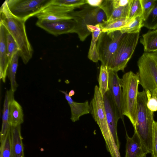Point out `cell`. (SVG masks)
I'll list each match as a JSON object with an SVG mask.
<instances>
[{
    "label": "cell",
    "instance_id": "obj_14",
    "mask_svg": "<svg viewBox=\"0 0 157 157\" xmlns=\"http://www.w3.org/2000/svg\"><path fill=\"white\" fill-rule=\"evenodd\" d=\"M6 29L0 24V78L5 82L10 62L7 56L6 39Z\"/></svg>",
    "mask_w": 157,
    "mask_h": 157
},
{
    "label": "cell",
    "instance_id": "obj_36",
    "mask_svg": "<svg viewBox=\"0 0 157 157\" xmlns=\"http://www.w3.org/2000/svg\"><path fill=\"white\" fill-rule=\"evenodd\" d=\"M103 1V0H86V4L94 7H99Z\"/></svg>",
    "mask_w": 157,
    "mask_h": 157
},
{
    "label": "cell",
    "instance_id": "obj_30",
    "mask_svg": "<svg viewBox=\"0 0 157 157\" xmlns=\"http://www.w3.org/2000/svg\"><path fill=\"white\" fill-rule=\"evenodd\" d=\"M142 15V10L140 0H132L128 17V22L133 18Z\"/></svg>",
    "mask_w": 157,
    "mask_h": 157
},
{
    "label": "cell",
    "instance_id": "obj_29",
    "mask_svg": "<svg viewBox=\"0 0 157 157\" xmlns=\"http://www.w3.org/2000/svg\"><path fill=\"white\" fill-rule=\"evenodd\" d=\"M10 128L8 130L6 136L1 143L0 157H10L11 139Z\"/></svg>",
    "mask_w": 157,
    "mask_h": 157
},
{
    "label": "cell",
    "instance_id": "obj_5",
    "mask_svg": "<svg viewBox=\"0 0 157 157\" xmlns=\"http://www.w3.org/2000/svg\"><path fill=\"white\" fill-rule=\"evenodd\" d=\"M137 66L139 84L145 91H157V51L144 52Z\"/></svg>",
    "mask_w": 157,
    "mask_h": 157
},
{
    "label": "cell",
    "instance_id": "obj_16",
    "mask_svg": "<svg viewBox=\"0 0 157 157\" xmlns=\"http://www.w3.org/2000/svg\"><path fill=\"white\" fill-rule=\"evenodd\" d=\"M60 91L64 94L65 99L70 106L71 111V119L73 122L79 120L81 116L90 113V105L87 100L82 103L76 102L69 96L67 91Z\"/></svg>",
    "mask_w": 157,
    "mask_h": 157
},
{
    "label": "cell",
    "instance_id": "obj_4",
    "mask_svg": "<svg viewBox=\"0 0 157 157\" xmlns=\"http://www.w3.org/2000/svg\"><path fill=\"white\" fill-rule=\"evenodd\" d=\"M81 10L71 12L69 15L76 22L75 32L80 40L84 41L91 33L88 30L87 25H96L107 21L106 15L99 7L91 6L88 4L82 6Z\"/></svg>",
    "mask_w": 157,
    "mask_h": 157
},
{
    "label": "cell",
    "instance_id": "obj_37",
    "mask_svg": "<svg viewBox=\"0 0 157 157\" xmlns=\"http://www.w3.org/2000/svg\"><path fill=\"white\" fill-rule=\"evenodd\" d=\"M75 94V91L73 90H71L68 93L69 96L71 97L74 95Z\"/></svg>",
    "mask_w": 157,
    "mask_h": 157
},
{
    "label": "cell",
    "instance_id": "obj_25",
    "mask_svg": "<svg viewBox=\"0 0 157 157\" xmlns=\"http://www.w3.org/2000/svg\"><path fill=\"white\" fill-rule=\"evenodd\" d=\"M109 71L107 66L101 64L100 68L98 81L99 89L103 97L109 90Z\"/></svg>",
    "mask_w": 157,
    "mask_h": 157
},
{
    "label": "cell",
    "instance_id": "obj_17",
    "mask_svg": "<svg viewBox=\"0 0 157 157\" xmlns=\"http://www.w3.org/2000/svg\"><path fill=\"white\" fill-rule=\"evenodd\" d=\"M10 157H25L21 125L11 126Z\"/></svg>",
    "mask_w": 157,
    "mask_h": 157
},
{
    "label": "cell",
    "instance_id": "obj_11",
    "mask_svg": "<svg viewBox=\"0 0 157 157\" xmlns=\"http://www.w3.org/2000/svg\"><path fill=\"white\" fill-rule=\"evenodd\" d=\"M103 99L108 125L116 143L120 148V144L117 134V125L119 119L122 120L121 117L109 90L104 94Z\"/></svg>",
    "mask_w": 157,
    "mask_h": 157
},
{
    "label": "cell",
    "instance_id": "obj_35",
    "mask_svg": "<svg viewBox=\"0 0 157 157\" xmlns=\"http://www.w3.org/2000/svg\"><path fill=\"white\" fill-rule=\"evenodd\" d=\"M99 7L102 9L105 13L107 20L112 14L113 9L112 0H103Z\"/></svg>",
    "mask_w": 157,
    "mask_h": 157
},
{
    "label": "cell",
    "instance_id": "obj_13",
    "mask_svg": "<svg viewBox=\"0 0 157 157\" xmlns=\"http://www.w3.org/2000/svg\"><path fill=\"white\" fill-rule=\"evenodd\" d=\"M109 90L124 123L121 110L122 79L119 77L117 72L111 71H109Z\"/></svg>",
    "mask_w": 157,
    "mask_h": 157
},
{
    "label": "cell",
    "instance_id": "obj_32",
    "mask_svg": "<svg viewBox=\"0 0 157 157\" xmlns=\"http://www.w3.org/2000/svg\"><path fill=\"white\" fill-rule=\"evenodd\" d=\"M54 2L75 9L86 4V0H53Z\"/></svg>",
    "mask_w": 157,
    "mask_h": 157
},
{
    "label": "cell",
    "instance_id": "obj_31",
    "mask_svg": "<svg viewBox=\"0 0 157 157\" xmlns=\"http://www.w3.org/2000/svg\"><path fill=\"white\" fill-rule=\"evenodd\" d=\"M147 98V105L148 108L154 112L157 111V91H145Z\"/></svg>",
    "mask_w": 157,
    "mask_h": 157
},
{
    "label": "cell",
    "instance_id": "obj_12",
    "mask_svg": "<svg viewBox=\"0 0 157 157\" xmlns=\"http://www.w3.org/2000/svg\"><path fill=\"white\" fill-rule=\"evenodd\" d=\"M36 25L48 33L57 36L64 34L75 33L77 23L72 19L53 21L38 20Z\"/></svg>",
    "mask_w": 157,
    "mask_h": 157
},
{
    "label": "cell",
    "instance_id": "obj_3",
    "mask_svg": "<svg viewBox=\"0 0 157 157\" xmlns=\"http://www.w3.org/2000/svg\"><path fill=\"white\" fill-rule=\"evenodd\" d=\"M122 79L121 110L122 114L135 126L139 79L138 73L129 71L124 74Z\"/></svg>",
    "mask_w": 157,
    "mask_h": 157
},
{
    "label": "cell",
    "instance_id": "obj_7",
    "mask_svg": "<svg viewBox=\"0 0 157 157\" xmlns=\"http://www.w3.org/2000/svg\"><path fill=\"white\" fill-rule=\"evenodd\" d=\"M140 33H124L117 50L107 67L109 71L117 72L124 71L137 45Z\"/></svg>",
    "mask_w": 157,
    "mask_h": 157
},
{
    "label": "cell",
    "instance_id": "obj_20",
    "mask_svg": "<svg viewBox=\"0 0 157 157\" xmlns=\"http://www.w3.org/2000/svg\"><path fill=\"white\" fill-rule=\"evenodd\" d=\"M24 122V114L21 105L14 99L11 102L9 113V122L11 126L21 125Z\"/></svg>",
    "mask_w": 157,
    "mask_h": 157
},
{
    "label": "cell",
    "instance_id": "obj_15",
    "mask_svg": "<svg viewBox=\"0 0 157 157\" xmlns=\"http://www.w3.org/2000/svg\"><path fill=\"white\" fill-rule=\"evenodd\" d=\"M126 144L125 157H146L148 153L144 148L137 134L132 137L126 133Z\"/></svg>",
    "mask_w": 157,
    "mask_h": 157
},
{
    "label": "cell",
    "instance_id": "obj_9",
    "mask_svg": "<svg viewBox=\"0 0 157 157\" xmlns=\"http://www.w3.org/2000/svg\"><path fill=\"white\" fill-rule=\"evenodd\" d=\"M51 0H6L10 13L15 17L26 21L36 16L50 2Z\"/></svg>",
    "mask_w": 157,
    "mask_h": 157
},
{
    "label": "cell",
    "instance_id": "obj_18",
    "mask_svg": "<svg viewBox=\"0 0 157 157\" xmlns=\"http://www.w3.org/2000/svg\"><path fill=\"white\" fill-rule=\"evenodd\" d=\"M87 28L89 31L92 33V35L88 57L93 62H97L100 60V58L97 50L96 43L102 32L98 25H87Z\"/></svg>",
    "mask_w": 157,
    "mask_h": 157
},
{
    "label": "cell",
    "instance_id": "obj_2",
    "mask_svg": "<svg viewBox=\"0 0 157 157\" xmlns=\"http://www.w3.org/2000/svg\"><path fill=\"white\" fill-rule=\"evenodd\" d=\"M145 91L139 92L136 121L134 132L138 136L144 148L148 153H151L152 147L154 112L147 108Z\"/></svg>",
    "mask_w": 157,
    "mask_h": 157
},
{
    "label": "cell",
    "instance_id": "obj_10",
    "mask_svg": "<svg viewBox=\"0 0 157 157\" xmlns=\"http://www.w3.org/2000/svg\"><path fill=\"white\" fill-rule=\"evenodd\" d=\"M74 8L55 3L53 0L35 16L38 20L53 21L72 19L69 13Z\"/></svg>",
    "mask_w": 157,
    "mask_h": 157
},
{
    "label": "cell",
    "instance_id": "obj_33",
    "mask_svg": "<svg viewBox=\"0 0 157 157\" xmlns=\"http://www.w3.org/2000/svg\"><path fill=\"white\" fill-rule=\"evenodd\" d=\"M143 21L147 18L151 12L156 3V0H140Z\"/></svg>",
    "mask_w": 157,
    "mask_h": 157
},
{
    "label": "cell",
    "instance_id": "obj_26",
    "mask_svg": "<svg viewBox=\"0 0 157 157\" xmlns=\"http://www.w3.org/2000/svg\"><path fill=\"white\" fill-rule=\"evenodd\" d=\"M132 0H130L127 6L113 8L111 15L107 22H109L118 19L126 18L128 19Z\"/></svg>",
    "mask_w": 157,
    "mask_h": 157
},
{
    "label": "cell",
    "instance_id": "obj_6",
    "mask_svg": "<svg viewBox=\"0 0 157 157\" xmlns=\"http://www.w3.org/2000/svg\"><path fill=\"white\" fill-rule=\"evenodd\" d=\"M94 90V96L90 104V113L100 128L106 148L112 149L116 144L107 121L103 97L98 86H95Z\"/></svg>",
    "mask_w": 157,
    "mask_h": 157
},
{
    "label": "cell",
    "instance_id": "obj_19",
    "mask_svg": "<svg viewBox=\"0 0 157 157\" xmlns=\"http://www.w3.org/2000/svg\"><path fill=\"white\" fill-rule=\"evenodd\" d=\"M14 93L10 89L7 90L6 94L2 111V122L1 132L3 134H6L11 126L9 122V113L11 102L14 99Z\"/></svg>",
    "mask_w": 157,
    "mask_h": 157
},
{
    "label": "cell",
    "instance_id": "obj_21",
    "mask_svg": "<svg viewBox=\"0 0 157 157\" xmlns=\"http://www.w3.org/2000/svg\"><path fill=\"white\" fill-rule=\"evenodd\" d=\"M140 42L144 47V52L157 51V29L143 34Z\"/></svg>",
    "mask_w": 157,
    "mask_h": 157
},
{
    "label": "cell",
    "instance_id": "obj_8",
    "mask_svg": "<svg viewBox=\"0 0 157 157\" xmlns=\"http://www.w3.org/2000/svg\"><path fill=\"white\" fill-rule=\"evenodd\" d=\"M119 31L108 33L102 32L96 43L101 64L108 67L113 59L124 35Z\"/></svg>",
    "mask_w": 157,
    "mask_h": 157
},
{
    "label": "cell",
    "instance_id": "obj_23",
    "mask_svg": "<svg viewBox=\"0 0 157 157\" xmlns=\"http://www.w3.org/2000/svg\"><path fill=\"white\" fill-rule=\"evenodd\" d=\"M142 16H138L133 18L120 29L122 33L133 34L140 33L143 26Z\"/></svg>",
    "mask_w": 157,
    "mask_h": 157
},
{
    "label": "cell",
    "instance_id": "obj_27",
    "mask_svg": "<svg viewBox=\"0 0 157 157\" xmlns=\"http://www.w3.org/2000/svg\"><path fill=\"white\" fill-rule=\"evenodd\" d=\"M143 26L150 30L157 29V0L151 12L143 21Z\"/></svg>",
    "mask_w": 157,
    "mask_h": 157
},
{
    "label": "cell",
    "instance_id": "obj_28",
    "mask_svg": "<svg viewBox=\"0 0 157 157\" xmlns=\"http://www.w3.org/2000/svg\"><path fill=\"white\" fill-rule=\"evenodd\" d=\"M6 39L7 56L10 63L14 54L19 52V48L15 41L6 29Z\"/></svg>",
    "mask_w": 157,
    "mask_h": 157
},
{
    "label": "cell",
    "instance_id": "obj_34",
    "mask_svg": "<svg viewBox=\"0 0 157 157\" xmlns=\"http://www.w3.org/2000/svg\"><path fill=\"white\" fill-rule=\"evenodd\" d=\"M151 157H157V121H154L153 125L152 147Z\"/></svg>",
    "mask_w": 157,
    "mask_h": 157
},
{
    "label": "cell",
    "instance_id": "obj_24",
    "mask_svg": "<svg viewBox=\"0 0 157 157\" xmlns=\"http://www.w3.org/2000/svg\"><path fill=\"white\" fill-rule=\"evenodd\" d=\"M128 22L126 18L118 19L109 22H107L97 24L101 29V32L109 33L119 30Z\"/></svg>",
    "mask_w": 157,
    "mask_h": 157
},
{
    "label": "cell",
    "instance_id": "obj_22",
    "mask_svg": "<svg viewBox=\"0 0 157 157\" xmlns=\"http://www.w3.org/2000/svg\"><path fill=\"white\" fill-rule=\"evenodd\" d=\"M19 52L14 54L10 61L8 67L7 74L11 84V89L14 92L17 90L18 84L16 80V74L18 66Z\"/></svg>",
    "mask_w": 157,
    "mask_h": 157
},
{
    "label": "cell",
    "instance_id": "obj_1",
    "mask_svg": "<svg viewBox=\"0 0 157 157\" xmlns=\"http://www.w3.org/2000/svg\"><path fill=\"white\" fill-rule=\"evenodd\" d=\"M25 21L12 15L5 2L0 9V23L12 36L19 48V55L23 63L26 64L32 57L33 50L26 31Z\"/></svg>",
    "mask_w": 157,
    "mask_h": 157
}]
</instances>
